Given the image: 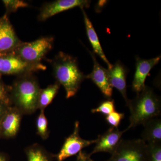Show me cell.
I'll list each match as a JSON object with an SVG mask.
<instances>
[{
  "mask_svg": "<svg viewBox=\"0 0 161 161\" xmlns=\"http://www.w3.org/2000/svg\"><path fill=\"white\" fill-rule=\"evenodd\" d=\"M55 79L66 92V98H71L80 89L86 76L79 69L77 59L60 52L51 60Z\"/></svg>",
  "mask_w": 161,
  "mask_h": 161,
  "instance_id": "1",
  "label": "cell"
},
{
  "mask_svg": "<svg viewBox=\"0 0 161 161\" xmlns=\"http://www.w3.org/2000/svg\"><path fill=\"white\" fill-rule=\"evenodd\" d=\"M12 105L23 115H30L38 109L40 91L37 78L33 73L17 76L10 86Z\"/></svg>",
  "mask_w": 161,
  "mask_h": 161,
  "instance_id": "2",
  "label": "cell"
},
{
  "mask_svg": "<svg viewBox=\"0 0 161 161\" xmlns=\"http://www.w3.org/2000/svg\"><path fill=\"white\" fill-rule=\"evenodd\" d=\"M130 108V124L127 131L148 120L155 118L161 114L160 99L154 94L152 89L146 86L143 90L132 100L127 103Z\"/></svg>",
  "mask_w": 161,
  "mask_h": 161,
  "instance_id": "3",
  "label": "cell"
},
{
  "mask_svg": "<svg viewBox=\"0 0 161 161\" xmlns=\"http://www.w3.org/2000/svg\"><path fill=\"white\" fill-rule=\"evenodd\" d=\"M53 37H42L32 42H22L13 52L27 63L40 64L53 48Z\"/></svg>",
  "mask_w": 161,
  "mask_h": 161,
  "instance_id": "4",
  "label": "cell"
},
{
  "mask_svg": "<svg viewBox=\"0 0 161 161\" xmlns=\"http://www.w3.org/2000/svg\"><path fill=\"white\" fill-rule=\"evenodd\" d=\"M148 146L142 139L121 140L107 161H147Z\"/></svg>",
  "mask_w": 161,
  "mask_h": 161,
  "instance_id": "5",
  "label": "cell"
},
{
  "mask_svg": "<svg viewBox=\"0 0 161 161\" xmlns=\"http://www.w3.org/2000/svg\"><path fill=\"white\" fill-rule=\"evenodd\" d=\"M46 66L43 64H31L21 59L13 51L0 54V75L17 76L44 70Z\"/></svg>",
  "mask_w": 161,
  "mask_h": 161,
  "instance_id": "6",
  "label": "cell"
},
{
  "mask_svg": "<svg viewBox=\"0 0 161 161\" xmlns=\"http://www.w3.org/2000/svg\"><path fill=\"white\" fill-rule=\"evenodd\" d=\"M96 140H86L83 139L79 135V123L76 121L75 124L74 132L67 137L62 147L56 156L57 161H64L82 151V149L95 143Z\"/></svg>",
  "mask_w": 161,
  "mask_h": 161,
  "instance_id": "7",
  "label": "cell"
},
{
  "mask_svg": "<svg viewBox=\"0 0 161 161\" xmlns=\"http://www.w3.org/2000/svg\"><path fill=\"white\" fill-rule=\"evenodd\" d=\"M91 3V1L87 0H58L47 3L40 9L38 20L45 21L55 15L75 7L89 8Z\"/></svg>",
  "mask_w": 161,
  "mask_h": 161,
  "instance_id": "8",
  "label": "cell"
},
{
  "mask_svg": "<svg viewBox=\"0 0 161 161\" xmlns=\"http://www.w3.org/2000/svg\"><path fill=\"white\" fill-rule=\"evenodd\" d=\"M23 115L17 108L9 107L0 120V135L6 138L15 137L19 130Z\"/></svg>",
  "mask_w": 161,
  "mask_h": 161,
  "instance_id": "9",
  "label": "cell"
},
{
  "mask_svg": "<svg viewBox=\"0 0 161 161\" xmlns=\"http://www.w3.org/2000/svg\"><path fill=\"white\" fill-rule=\"evenodd\" d=\"M16 34L8 16L0 18V54L13 51L22 43Z\"/></svg>",
  "mask_w": 161,
  "mask_h": 161,
  "instance_id": "10",
  "label": "cell"
},
{
  "mask_svg": "<svg viewBox=\"0 0 161 161\" xmlns=\"http://www.w3.org/2000/svg\"><path fill=\"white\" fill-rule=\"evenodd\" d=\"M126 130L120 131L118 128L111 127L102 135H99L96 139L95 148L89 154L91 156L97 153L107 152L112 154L120 142L123 134Z\"/></svg>",
  "mask_w": 161,
  "mask_h": 161,
  "instance_id": "11",
  "label": "cell"
},
{
  "mask_svg": "<svg viewBox=\"0 0 161 161\" xmlns=\"http://www.w3.org/2000/svg\"><path fill=\"white\" fill-rule=\"evenodd\" d=\"M161 59V56L149 60L141 59L139 57L136 58V71L132 86L133 92L138 94L144 89L146 86V78L150 70L159 63Z\"/></svg>",
  "mask_w": 161,
  "mask_h": 161,
  "instance_id": "12",
  "label": "cell"
},
{
  "mask_svg": "<svg viewBox=\"0 0 161 161\" xmlns=\"http://www.w3.org/2000/svg\"><path fill=\"white\" fill-rule=\"evenodd\" d=\"M89 52L93 59L94 66L92 73L86 76V78L91 79L105 97L111 98L113 93V88L109 80L108 71L98 63L95 54L90 51Z\"/></svg>",
  "mask_w": 161,
  "mask_h": 161,
  "instance_id": "13",
  "label": "cell"
},
{
  "mask_svg": "<svg viewBox=\"0 0 161 161\" xmlns=\"http://www.w3.org/2000/svg\"><path fill=\"white\" fill-rule=\"evenodd\" d=\"M107 71L111 85L120 92L127 104L129 99L127 95L126 68L120 61H118Z\"/></svg>",
  "mask_w": 161,
  "mask_h": 161,
  "instance_id": "14",
  "label": "cell"
},
{
  "mask_svg": "<svg viewBox=\"0 0 161 161\" xmlns=\"http://www.w3.org/2000/svg\"><path fill=\"white\" fill-rule=\"evenodd\" d=\"M81 9L83 13L84 21L86 29L87 36L92 45L94 53L99 56L106 63L108 66V69H110L112 67V64L110 63L104 53L102 47L101 45L98 35L95 31L94 26L84 9Z\"/></svg>",
  "mask_w": 161,
  "mask_h": 161,
  "instance_id": "15",
  "label": "cell"
},
{
  "mask_svg": "<svg viewBox=\"0 0 161 161\" xmlns=\"http://www.w3.org/2000/svg\"><path fill=\"white\" fill-rule=\"evenodd\" d=\"M143 125L142 139L148 143H161V119H152L145 123Z\"/></svg>",
  "mask_w": 161,
  "mask_h": 161,
  "instance_id": "16",
  "label": "cell"
},
{
  "mask_svg": "<svg viewBox=\"0 0 161 161\" xmlns=\"http://www.w3.org/2000/svg\"><path fill=\"white\" fill-rule=\"evenodd\" d=\"M60 86V85L56 81L45 88L41 89L38 99V109L44 111L47 107L52 103L58 94Z\"/></svg>",
  "mask_w": 161,
  "mask_h": 161,
  "instance_id": "17",
  "label": "cell"
},
{
  "mask_svg": "<svg viewBox=\"0 0 161 161\" xmlns=\"http://www.w3.org/2000/svg\"><path fill=\"white\" fill-rule=\"evenodd\" d=\"M25 153L28 161H52L53 156L38 144L26 147Z\"/></svg>",
  "mask_w": 161,
  "mask_h": 161,
  "instance_id": "18",
  "label": "cell"
},
{
  "mask_svg": "<svg viewBox=\"0 0 161 161\" xmlns=\"http://www.w3.org/2000/svg\"><path fill=\"white\" fill-rule=\"evenodd\" d=\"M37 133L43 140L47 139L49 137L50 131L48 129V120L45 115L44 111H40L36 119Z\"/></svg>",
  "mask_w": 161,
  "mask_h": 161,
  "instance_id": "19",
  "label": "cell"
},
{
  "mask_svg": "<svg viewBox=\"0 0 161 161\" xmlns=\"http://www.w3.org/2000/svg\"><path fill=\"white\" fill-rule=\"evenodd\" d=\"M115 102L113 99H108L102 102L95 108L92 109V113H100L105 116L108 115L115 111Z\"/></svg>",
  "mask_w": 161,
  "mask_h": 161,
  "instance_id": "20",
  "label": "cell"
},
{
  "mask_svg": "<svg viewBox=\"0 0 161 161\" xmlns=\"http://www.w3.org/2000/svg\"><path fill=\"white\" fill-rule=\"evenodd\" d=\"M3 3L6 8V14L8 16L12 13L15 12L20 8L29 6L28 3L20 0H4Z\"/></svg>",
  "mask_w": 161,
  "mask_h": 161,
  "instance_id": "21",
  "label": "cell"
},
{
  "mask_svg": "<svg viewBox=\"0 0 161 161\" xmlns=\"http://www.w3.org/2000/svg\"><path fill=\"white\" fill-rule=\"evenodd\" d=\"M147 161H161V143H148Z\"/></svg>",
  "mask_w": 161,
  "mask_h": 161,
  "instance_id": "22",
  "label": "cell"
},
{
  "mask_svg": "<svg viewBox=\"0 0 161 161\" xmlns=\"http://www.w3.org/2000/svg\"><path fill=\"white\" fill-rule=\"evenodd\" d=\"M10 87L6 85L1 79L0 75V101L8 106H12L10 96Z\"/></svg>",
  "mask_w": 161,
  "mask_h": 161,
  "instance_id": "23",
  "label": "cell"
},
{
  "mask_svg": "<svg viewBox=\"0 0 161 161\" xmlns=\"http://www.w3.org/2000/svg\"><path fill=\"white\" fill-rule=\"evenodd\" d=\"M107 122L113 128H118L121 121L125 117V114L114 111L105 116Z\"/></svg>",
  "mask_w": 161,
  "mask_h": 161,
  "instance_id": "24",
  "label": "cell"
},
{
  "mask_svg": "<svg viewBox=\"0 0 161 161\" xmlns=\"http://www.w3.org/2000/svg\"><path fill=\"white\" fill-rule=\"evenodd\" d=\"M91 157L86 153L81 151L78 153L76 161H90Z\"/></svg>",
  "mask_w": 161,
  "mask_h": 161,
  "instance_id": "25",
  "label": "cell"
},
{
  "mask_svg": "<svg viewBox=\"0 0 161 161\" xmlns=\"http://www.w3.org/2000/svg\"><path fill=\"white\" fill-rule=\"evenodd\" d=\"M9 107L10 106H8L6 104L0 101V120L5 114V113H6Z\"/></svg>",
  "mask_w": 161,
  "mask_h": 161,
  "instance_id": "26",
  "label": "cell"
},
{
  "mask_svg": "<svg viewBox=\"0 0 161 161\" xmlns=\"http://www.w3.org/2000/svg\"><path fill=\"white\" fill-rule=\"evenodd\" d=\"M6 160H7V158L6 156L0 153V161H6Z\"/></svg>",
  "mask_w": 161,
  "mask_h": 161,
  "instance_id": "27",
  "label": "cell"
},
{
  "mask_svg": "<svg viewBox=\"0 0 161 161\" xmlns=\"http://www.w3.org/2000/svg\"><path fill=\"white\" fill-rule=\"evenodd\" d=\"M90 161H94L92 160V159L90 158Z\"/></svg>",
  "mask_w": 161,
  "mask_h": 161,
  "instance_id": "28",
  "label": "cell"
}]
</instances>
